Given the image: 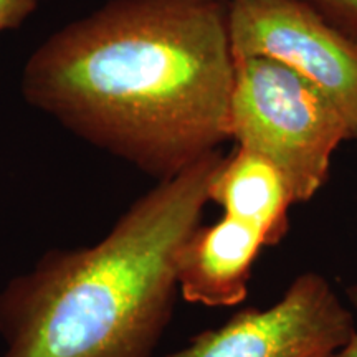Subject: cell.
Instances as JSON below:
<instances>
[{"label": "cell", "instance_id": "obj_7", "mask_svg": "<svg viewBox=\"0 0 357 357\" xmlns=\"http://www.w3.org/2000/svg\"><path fill=\"white\" fill-rule=\"evenodd\" d=\"M208 200L220 205L227 217L260 231L265 247H275L284 238L294 204L280 169L243 147L223 158L208 187Z\"/></svg>", "mask_w": 357, "mask_h": 357}, {"label": "cell", "instance_id": "obj_9", "mask_svg": "<svg viewBox=\"0 0 357 357\" xmlns=\"http://www.w3.org/2000/svg\"><path fill=\"white\" fill-rule=\"evenodd\" d=\"M38 3L40 0H0V33L19 29Z\"/></svg>", "mask_w": 357, "mask_h": 357}, {"label": "cell", "instance_id": "obj_4", "mask_svg": "<svg viewBox=\"0 0 357 357\" xmlns=\"http://www.w3.org/2000/svg\"><path fill=\"white\" fill-rule=\"evenodd\" d=\"M234 56H265L305 78L357 139V42L305 0H227Z\"/></svg>", "mask_w": 357, "mask_h": 357}, {"label": "cell", "instance_id": "obj_3", "mask_svg": "<svg viewBox=\"0 0 357 357\" xmlns=\"http://www.w3.org/2000/svg\"><path fill=\"white\" fill-rule=\"evenodd\" d=\"M230 137L283 174L294 204L307 202L328 178L334 151L351 139L339 111L280 61L234 56Z\"/></svg>", "mask_w": 357, "mask_h": 357}, {"label": "cell", "instance_id": "obj_8", "mask_svg": "<svg viewBox=\"0 0 357 357\" xmlns=\"http://www.w3.org/2000/svg\"><path fill=\"white\" fill-rule=\"evenodd\" d=\"M357 42V0H305Z\"/></svg>", "mask_w": 357, "mask_h": 357}, {"label": "cell", "instance_id": "obj_2", "mask_svg": "<svg viewBox=\"0 0 357 357\" xmlns=\"http://www.w3.org/2000/svg\"><path fill=\"white\" fill-rule=\"evenodd\" d=\"M223 155L159 181L89 247L53 248L0 289V357H151L171 323L178 250Z\"/></svg>", "mask_w": 357, "mask_h": 357}, {"label": "cell", "instance_id": "obj_5", "mask_svg": "<svg viewBox=\"0 0 357 357\" xmlns=\"http://www.w3.org/2000/svg\"><path fill=\"white\" fill-rule=\"evenodd\" d=\"M354 333L352 312L331 283L305 273L268 310H242L164 357H334Z\"/></svg>", "mask_w": 357, "mask_h": 357}, {"label": "cell", "instance_id": "obj_1", "mask_svg": "<svg viewBox=\"0 0 357 357\" xmlns=\"http://www.w3.org/2000/svg\"><path fill=\"white\" fill-rule=\"evenodd\" d=\"M227 2L109 0L40 43L22 71L30 106L164 181L230 137Z\"/></svg>", "mask_w": 357, "mask_h": 357}, {"label": "cell", "instance_id": "obj_6", "mask_svg": "<svg viewBox=\"0 0 357 357\" xmlns=\"http://www.w3.org/2000/svg\"><path fill=\"white\" fill-rule=\"evenodd\" d=\"M263 247L260 231L236 218L223 215L212 225L200 223L178 250V293L194 305H240Z\"/></svg>", "mask_w": 357, "mask_h": 357}, {"label": "cell", "instance_id": "obj_11", "mask_svg": "<svg viewBox=\"0 0 357 357\" xmlns=\"http://www.w3.org/2000/svg\"><path fill=\"white\" fill-rule=\"evenodd\" d=\"M220 2H227V0H220Z\"/></svg>", "mask_w": 357, "mask_h": 357}, {"label": "cell", "instance_id": "obj_10", "mask_svg": "<svg viewBox=\"0 0 357 357\" xmlns=\"http://www.w3.org/2000/svg\"><path fill=\"white\" fill-rule=\"evenodd\" d=\"M347 294H349L352 305L357 306V284L347 289ZM334 357H357V331L352 334L349 342H347L341 351H337L336 354H334Z\"/></svg>", "mask_w": 357, "mask_h": 357}]
</instances>
